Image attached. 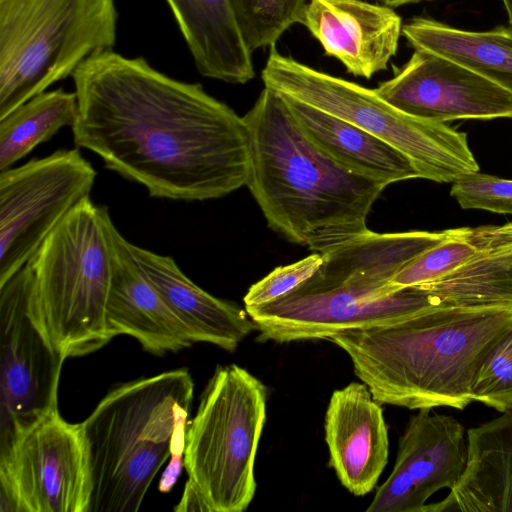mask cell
I'll use <instances>...</instances> for the list:
<instances>
[{
  "label": "cell",
  "mask_w": 512,
  "mask_h": 512,
  "mask_svg": "<svg viewBox=\"0 0 512 512\" xmlns=\"http://www.w3.org/2000/svg\"><path fill=\"white\" fill-rule=\"evenodd\" d=\"M439 232L369 231L323 254L305 282L262 305L245 307L257 341L329 339L347 330L392 324L437 305L422 286L392 290L390 281L418 255L446 239Z\"/></svg>",
  "instance_id": "277c9868"
},
{
  "label": "cell",
  "mask_w": 512,
  "mask_h": 512,
  "mask_svg": "<svg viewBox=\"0 0 512 512\" xmlns=\"http://www.w3.org/2000/svg\"><path fill=\"white\" fill-rule=\"evenodd\" d=\"M106 206L77 205L28 261L46 330L66 359L95 352L113 338L106 306L113 275V237Z\"/></svg>",
  "instance_id": "8992f818"
},
{
  "label": "cell",
  "mask_w": 512,
  "mask_h": 512,
  "mask_svg": "<svg viewBox=\"0 0 512 512\" xmlns=\"http://www.w3.org/2000/svg\"><path fill=\"white\" fill-rule=\"evenodd\" d=\"M465 470L442 501L423 512H512V408L467 432Z\"/></svg>",
  "instance_id": "ac0fdd59"
},
{
  "label": "cell",
  "mask_w": 512,
  "mask_h": 512,
  "mask_svg": "<svg viewBox=\"0 0 512 512\" xmlns=\"http://www.w3.org/2000/svg\"><path fill=\"white\" fill-rule=\"evenodd\" d=\"M72 77L76 146L150 196L204 201L246 186L250 151L243 117L202 85L113 50L89 57Z\"/></svg>",
  "instance_id": "6da1fadb"
},
{
  "label": "cell",
  "mask_w": 512,
  "mask_h": 512,
  "mask_svg": "<svg viewBox=\"0 0 512 512\" xmlns=\"http://www.w3.org/2000/svg\"><path fill=\"white\" fill-rule=\"evenodd\" d=\"M265 87L343 119L407 157L420 178L454 182L479 171L467 135L444 122L409 115L375 89L313 69L271 47L262 70Z\"/></svg>",
  "instance_id": "ba28073f"
},
{
  "label": "cell",
  "mask_w": 512,
  "mask_h": 512,
  "mask_svg": "<svg viewBox=\"0 0 512 512\" xmlns=\"http://www.w3.org/2000/svg\"><path fill=\"white\" fill-rule=\"evenodd\" d=\"M422 286L437 305L512 304V222L488 225L483 242L469 260Z\"/></svg>",
  "instance_id": "603a6c76"
},
{
  "label": "cell",
  "mask_w": 512,
  "mask_h": 512,
  "mask_svg": "<svg viewBox=\"0 0 512 512\" xmlns=\"http://www.w3.org/2000/svg\"><path fill=\"white\" fill-rule=\"evenodd\" d=\"M194 382L186 368L123 383L81 423L91 494L88 512H136L171 456Z\"/></svg>",
  "instance_id": "5b68a950"
},
{
  "label": "cell",
  "mask_w": 512,
  "mask_h": 512,
  "mask_svg": "<svg viewBox=\"0 0 512 512\" xmlns=\"http://www.w3.org/2000/svg\"><path fill=\"white\" fill-rule=\"evenodd\" d=\"M124 245L194 342H207L233 352L256 330L246 309L204 291L180 270L172 257L141 248L126 239Z\"/></svg>",
  "instance_id": "2e32d148"
},
{
  "label": "cell",
  "mask_w": 512,
  "mask_h": 512,
  "mask_svg": "<svg viewBox=\"0 0 512 512\" xmlns=\"http://www.w3.org/2000/svg\"><path fill=\"white\" fill-rule=\"evenodd\" d=\"M115 0H0V119L113 50Z\"/></svg>",
  "instance_id": "52a82bcc"
},
{
  "label": "cell",
  "mask_w": 512,
  "mask_h": 512,
  "mask_svg": "<svg viewBox=\"0 0 512 512\" xmlns=\"http://www.w3.org/2000/svg\"><path fill=\"white\" fill-rule=\"evenodd\" d=\"M112 237L113 275L106 306L111 337L129 335L158 356L190 347L194 341L189 331L138 269L115 225Z\"/></svg>",
  "instance_id": "e0dca14e"
},
{
  "label": "cell",
  "mask_w": 512,
  "mask_h": 512,
  "mask_svg": "<svg viewBox=\"0 0 512 512\" xmlns=\"http://www.w3.org/2000/svg\"><path fill=\"white\" fill-rule=\"evenodd\" d=\"M0 453L58 410L65 358L53 345L28 264L0 286Z\"/></svg>",
  "instance_id": "30bf717a"
},
{
  "label": "cell",
  "mask_w": 512,
  "mask_h": 512,
  "mask_svg": "<svg viewBox=\"0 0 512 512\" xmlns=\"http://www.w3.org/2000/svg\"><path fill=\"white\" fill-rule=\"evenodd\" d=\"M487 230L488 226L451 229V234L446 239L404 266L392 278L390 287L399 290L424 285L450 274L475 254Z\"/></svg>",
  "instance_id": "d4e9b609"
},
{
  "label": "cell",
  "mask_w": 512,
  "mask_h": 512,
  "mask_svg": "<svg viewBox=\"0 0 512 512\" xmlns=\"http://www.w3.org/2000/svg\"><path fill=\"white\" fill-rule=\"evenodd\" d=\"M402 35L418 50L450 59L512 93V26L468 31L430 18L416 17Z\"/></svg>",
  "instance_id": "7402d4cb"
},
{
  "label": "cell",
  "mask_w": 512,
  "mask_h": 512,
  "mask_svg": "<svg viewBox=\"0 0 512 512\" xmlns=\"http://www.w3.org/2000/svg\"><path fill=\"white\" fill-rule=\"evenodd\" d=\"M507 13L509 25L512 26V0H501Z\"/></svg>",
  "instance_id": "1f68e13d"
},
{
  "label": "cell",
  "mask_w": 512,
  "mask_h": 512,
  "mask_svg": "<svg viewBox=\"0 0 512 512\" xmlns=\"http://www.w3.org/2000/svg\"><path fill=\"white\" fill-rule=\"evenodd\" d=\"M302 24L326 56L365 79L387 69L403 27L392 7L365 0H309Z\"/></svg>",
  "instance_id": "5bb4252c"
},
{
  "label": "cell",
  "mask_w": 512,
  "mask_h": 512,
  "mask_svg": "<svg viewBox=\"0 0 512 512\" xmlns=\"http://www.w3.org/2000/svg\"><path fill=\"white\" fill-rule=\"evenodd\" d=\"M174 511L212 512V508L209 505L203 493L201 492V490L199 489V487L194 483V481L188 479V481L185 484L182 497L177 506L174 507Z\"/></svg>",
  "instance_id": "f546056e"
},
{
  "label": "cell",
  "mask_w": 512,
  "mask_h": 512,
  "mask_svg": "<svg viewBox=\"0 0 512 512\" xmlns=\"http://www.w3.org/2000/svg\"><path fill=\"white\" fill-rule=\"evenodd\" d=\"M376 92L399 110L427 120L512 117V93L445 57L415 49Z\"/></svg>",
  "instance_id": "4fadbf2b"
},
{
  "label": "cell",
  "mask_w": 512,
  "mask_h": 512,
  "mask_svg": "<svg viewBox=\"0 0 512 512\" xmlns=\"http://www.w3.org/2000/svg\"><path fill=\"white\" fill-rule=\"evenodd\" d=\"M471 398L501 413L512 408V331L482 363L472 384Z\"/></svg>",
  "instance_id": "4316f807"
},
{
  "label": "cell",
  "mask_w": 512,
  "mask_h": 512,
  "mask_svg": "<svg viewBox=\"0 0 512 512\" xmlns=\"http://www.w3.org/2000/svg\"><path fill=\"white\" fill-rule=\"evenodd\" d=\"M243 120L250 151L246 186L271 229L321 254L370 231L369 212L387 184L329 158L271 88L264 87Z\"/></svg>",
  "instance_id": "7a4b0ae2"
},
{
  "label": "cell",
  "mask_w": 512,
  "mask_h": 512,
  "mask_svg": "<svg viewBox=\"0 0 512 512\" xmlns=\"http://www.w3.org/2000/svg\"><path fill=\"white\" fill-rule=\"evenodd\" d=\"M421 1H431V0H380V3H383L389 7L396 8L406 4L418 3Z\"/></svg>",
  "instance_id": "4dcf8cb0"
},
{
  "label": "cell",
  "mask_w": 512,
  "mask_h": 512,
  "mask_svg": "<svg viewBox=\"0 0 512 512\" xmlns=\"http://www.w3.org/2000/svg\"><path fill=\"white\" fill-rule=\"evenodd\" d=\"M324 428L329 466L341 484L356 496L370 493L389 455L381 403L365 383L352 382L332 393Z\"/></svg>",
  "instance_id": "9a60e30c"
},
{
  "label": "cell",
  "mask_w": 512,
  "mask_h": 512,
  "mask_svg": "<svg viewBox=\"0 0 512 512\" xmlns=\"http://www.w3.org/2000/svg\"><path fill=\"white\" fill-rule=\"evenodd\" d=\"M267 388L246 369L217 366L186 432L184 466L212 512H243L254 498Z\"/></svg>",
  "instance_id": "9c48e42d"
},
{
  "label": "cell",
  "mask_w": 512,
  "mask_h": 512,
  "mask_svg": "<svg viewBox=\"0 0 512 512\" xmlns=\"http://www.w3.org/2000/svg\"><path fill=\"white\" fill-rule=\"evenodd\" d=\"M241 36L253 52L273 47L292 25L303 22L308 0H229Z\"/></svg>",
  "instance_id": "484cf974"
},
{
  "label": "cell",
  "mask_w": 512,
  "mask_h": 512,
  "mask_svg": "<svg viewBox=\"0 0 512 512\" xmlns=\"http://www.w3.org/2000/svg\"><path fill=\"white\" fill-rule=\"evenodd\" d=\"M511 331L512 304L440 305L328 340L348 354L355 375L381 404L463 410L482 363Z\"/></svg>",
  "instance_id": "3957f363"
},
{
  "label": "cell",
  "mask_w": 512,
  "mask_h": 512,
  "mask_svg": "<svg viewBox=\"0 0 512 512\" xmlns=\"http://www.w3.org/2000/svg\"><path fill=\"white\" fill-rule=\"evenodd\" d=\"M77 111L76 93L59 88L37 94L0 119V171L11 168L62 127L72 126Z\"/></svg>",
  "instance_id": "cb8c5ba5"
},
{
  "label": "cell",
  "mask_w": 512,
  "mask_h": 512,
  "mask_svg": "<svg viewBox=\"0 0 512 512\" xmlns=\"http://www.w3.org/2000/svg\"><path fill=\"white\" fill-rule=\"evenodd\" d=\"M323 254L311 255L292 264L278 266L253 284L243 298L245 307L269 303L309 279L323 263Z\"/></svg>",
  "instance_id": "f1b7e54d"
},
{
  "label": "cell",
  "mask_w": 512,
  "mask_h": 512,
  "mask_svg": "<svg viewBox=\"0 0 512 512\" xmlns=\"http://www.w3.org/2000/svg\"><path fill=\"white\" fill-rule=\"evenodd\" d=\"M377 1H380V0H377Z\"/></svg>",
  "instance_id": "d6a6232c"
},
{
  "label": "cell",
  "mask_w": 512,
  "mask_h": 512,
  "mask_svg": "<svg viewBox=\"0 0 512 512\" xmlns=\"http://www.w3.org/2000/svg\"><path fill=\"white\" fill-rule=\"evenodd\" d=\"M90 472L82 425L55 411L0 453V511L88 512Z\"/></svg>",
  "instance_id": "7c38bea8"
},
{
  "label": "cell",
  "mask_w": 512,
  "mask_h": 512,
  "mask_svg": "<svg viewBox=\"0 0 512 512\" xmlns=\"http://www.w3.org/2000/svg\"><path fill=\"white\" fill-rule=\"evenodd\" d=\"M97 173L78 149L0 171V286L89 197Z\"/></svg>",
  "instance_id": "8fae6325"
},
{
  "label": "cell",
  "mask_w": 512,
  "mask_h": 512,
  "mask_svg": "<svg viewBox=\"0 0 512 512\" xmlns=\"http://www.w3.org/2000/svg\"><path fill=\"white\" fill-rule=\"evenodd\" d=\"M467 456L464 426L451 416L431 414V408H423L409 419L399 439L394 467L408 479L425 507L435 492L451 490L457 484Z\"/></svg>",
  "instance_id": "d6986e66"
},
{
  "label": "cell",
  "mask_w": 512,
  "mask_h": 512,
  "mask_svg": "<svg viewBox=\"0 0 512 512\" xmlns=\"http://www.w3.org/2000/svg\"><path fill=\"white\" fill-rule=\"evenodd\" d=\"M282 96L309 139L343 168L387 185L420 178L410 160L385 141L343 119Z\"/></svg>",
  "instance_id": "44dd1931"
},
{
  "label": "cell",
  "mask_w": 512,
  "mask_h": 512,
  "mask_svg": "<svg viewBox=\"0 0 512 512\" xmlns=\"http://www.w3.org/2000/svg\"><path fill=\"white\" fill-rule=\"evenodd\" d=\"M450 194L464 209H480L512 214V180L481 173L461 176L453 182Z\"/></svg>",
  "instance_id": "83f0119b"
},
{
  "label": "cell",
  "mask_w": 512,
  "mask_h": 512,
  "mask_svg": "<svg viewBox=\"0 0 512 512\" xmlns=\"http://www.w3.org/2000/svg\"><path fill=\"white\" fill-rule=\"evenodd\" d=\"M201 75L230 84L255 77L229 0H166Z\"/></svg>",
  "instance_id": "ffe728a7"
}]
</instances>
